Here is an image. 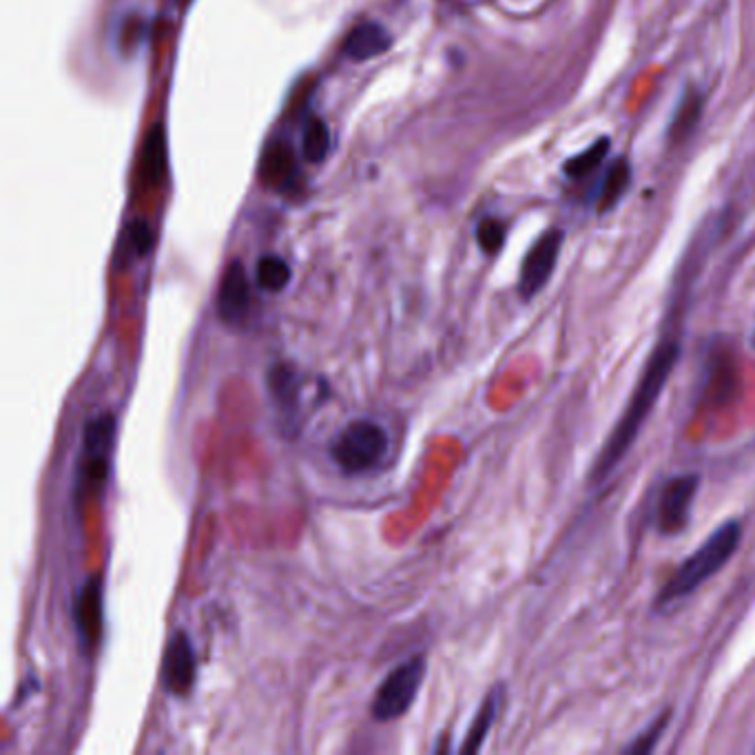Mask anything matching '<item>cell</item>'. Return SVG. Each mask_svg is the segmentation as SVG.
<instances>
[{
	"instance_id": "1",
	"label": "cell",
	"mask_w": 755,
	"mask_h": 755,
	"mask_svg": "<svg viewBox=\"0 0 755 755\" xmlns=\"http://www.w3.org/2000/svg\"><path fill=\"white\" fill-rule=\"evenodd\" d=\"M678 357H681V344L674 337L663 339L654 348V352H652V357H649V361H647V366H645V370H643V375H640V379H638V384H636V388L629 397L625 413L620 415L616 428L609 433L605 446L600 448L596 464L592 466L589 481L594 486L603 484L618 468V464L627 457V453L636 444L647 417L652 415L656 401L660 399V395H663V390H665V386H667V381H669V377H672V372L678 364Z\"/></svg>"
},
{
	"instance_id": "2",
	"label": "cell",
	"mask_w": 755,
	"mask_h": 755,
	"mask_svg": "<svg viewBox=\"0 0 755 755\" xmlns=\"http://www.w3.org/2000/svg\"><path fill=\"white\" fill-rule=\"evenodd\" d=\"M743 540V525L738 520H727L721 525L705 543L698 547L669 578V583L658 594L656 605L667 607L674 600L687 598L692 592L703 587L714 574H718L732 556L738 552Z\"/></svg>"
},
{
	"instance_id": "3",
	"label": "cell",
	"mask_w": 755,
	"mask_h": 755,
	"mask_svg": "<svg viewBox=\"0 0 755 755\" xmlns=\"http://www.w3.org/2000/svg\"><path fill=\"white\" fill-rule=\"evenodd\" d=\"M388 433L370 419L346 424L330 441V459L346 475H361L377 468L388 455Z\"/></svg>"
},
{
	"instance_id": "4",
	"label": "cell",
	"mask_w": 755,
	"mask_h": 755,
	"mask_svg": "<svg viewBox=\"0 0 755 755\" xmlns=\"http://www.w3.org/2000/svg\"><path fill=\"white\" fill-rule=\"evenodd\" d=\"M116 444V419L109 413H102L87 421L82 453L78 461V481L76 490L80 493H96L109 479L111 455Z\"/></svg>"
},
{
	"instance_id": "5",
	"label": "cell",
	"mask_w": 755,
	"mask_h": 755,
	"mask_svg": "<svg viewBox=\"0 0 755 755\" xmlns=\"http://www.w3.org/2000/svg\"><path fill=\"white\" fill-rule=\"evenodd\" d=\"M426 678V658L415 656L401 663L395 672L386 676L381 687L372 698V718L377 723H390L401 718L419 696L421 683Z\"/></svg>"
},
{
	"instance_id": "6",
	"label": "cell",
	"mask_w": 755,
	"mask_h": 755,
	"mask_svg": "<svg viewBox=\"0 0 755 755\" xmlns=\"http://www.w3.org/2000/svg\"><path fill=\"white\" fill-rule=\"evenodd\" d=\"M698 488V475H676L665 481L656 501V529L663 536H678L687 529Z\"/></svg>"
},
{
	"instance_id": "7",
	"label": "cell",
	"mask_w": 755,
	"mask_h": 755,
	"mask_svg": "<svg viewBox=\"0 0 755 755\" xmlns=\"http://www.w3.org/2000/svg\"><path fill=\"white\" fill-rule=\"evenodd\" d=\"M560 247H563V234L556 229L547 231L532 245V249L527 251L520 264V277H518L520 297L532 299L538 290L545 288V284L549 281L556 268Z\"/></svg>"
},
{
	"instance_id": "8",
	"label": "cell",
	"mask_w": 755,
	"mask_h": 755,
	"mask_svg": "<svg viewBox=\"0 0 755 755\" xmlns=\"http://www.w3.org/2000/svg\"><path fill=\"white\" fill-rule=\"evenodd\" d=\"M162 685L173 696H187L196 683V649L185 632H176L165 649Z\"/></svg>"
},
{
	"instance_id": "9",
	"label": "cell",
	"mask_w": 755,
	"mask_h": 755,
	"mask_svg": "<svg viewBox=\"0 0 755 755\" xmlns=\"http://www.w3.org/2000/svg\"><path fill=\"white\" fill-rule=\"evenodd\" d=\"M73 625L82 652L91 654L98 647L102 632V580L98 576L80 587L73 600Z\"/></svg>"
},
{
	"instance_id": "10",
	"label": "cell",
	"mask_w": 755,
	"mask_h": 755,
	"mask_svg": "<svg viewBox=\"0 0 755 755\" xmlns=\"http://www.w3.org/2000/svg\"><path fill=\"white\" fill-rule=\"evenodd\" d=\"M251 304V288L247 270L240 261H234L220 284L218 292V315L227 326H240L247 319Z\"/></svg>"
},
{
	"instance_id": "11",
	"label": "cell",
	"mask_w": 755,
	"mask_h": 755,
	"mask_svg": "<svg viewBox=\"0 0 755 755\" xmlns=\"http://www.w3.org/2000/svg\"><path fill=\"white\" fill-rule=\"evenodd\" d=\"M390 42V33L381 24L364 22L348 33L344 42V53L355 62H366L388 51Z\"/></svg>"
},
{
	"instance_id": "12",
	"label": "cell",
	"mask_w": 755,
	"mask_h": 755,
	"mask_svg": "<svg viewBox=\"0 0 755 755\" xmlns=\"http://www.w3.org/2000/svg\"><path fill=\"white\" fill-rule=\"evenodd\" d=\"M501 698H504V687H495L486 696L481 709L475 716L473 727L468 729L466 743L461 745V754H477L484 747V743H486V738H488V734H490V729H493V725L497 721V714H499V707H501Z\"/></svg>"
},
{
	"instance_id": "13",
	"label": "cell",
	"mask_w": 755,
	"mask_h": 755,
	"mask_svg": "<svg viewBox=\"0 0 755 755\" xmlns=\"http://www.w3.org/2000/svg\"><path fill=\"white\" fill-rule=\"evenodd\" d=\"M268 386L275 404L279 406L284 417H292L297 413V395H299V375L290 368L279 364L268 375Z\"/></svg>"
},
{
	"instance_id": "14",
	"label": "cell",
	"mask_w": 755,
	"mask_h": 755,
	"mask_svg": "<svg viewBox=\"0 0 755 755\" xmlns=\"http://www.w3.org/2000/svg\"><path fill=\"white\" fill-rule=\"evenodd\" d=\"M142 173L151 185L162 182L167 173V136L162 125H153V129L147 133L142 149Z\"/></svg>"
},
{
	"instance_id": "15",
	"label": "cell",
	"mask_w": 755,
	"mask_h": 755,
	"mask_svg": "<svg viewBox=\"0 0 755 755\" xmlns=\"http://www.w3.org/2000/svg\"><path fill=\"white\" fill-rule=\"evenodd\" d=\"M629 180H632L629 162L625 158H618L609 167V171H607V176H605V180L600 185V193H598L600 211H609V209H614L620 202V198L629 189Z\"/></svg>"
},
{
	"instance_id": "16",
	"label": "cell",
	"mask_w": 755,
	"mask_h": 755,
	"mask_svg": "<svg viewBox=\"0 0 755 755\" xmlns=\"http://www.w3.org/2000/svg\"><path fill=\"white\" fill-rule=\"evenodd\" d=\"M703 116V100L698 93H687L685 100L681 102L674 120H672V129H669V140L672 142H685L694 129L698 127Z\"/></svg>"
},
{
	"instance_id": "17",
	"label": "cell",
	"mask_w": 755,
	"mask_h": 755,
	"mask_svg": "<svg viewBox=\"0 0 755 755\" xmlns=\"http://www.w3.org/2000/svg\"><path fill=\"white\" fill-rule=\"evenodd\" d=\"M255 277H257L259 288H264L268 292H279L290 281V266L277 255H266L257 261Z\"/></svg>"
},
{
	"instance_id": "18",
	"label": "cell",
	"mask_w": 755,
	"mask_h": 755,
	"mask_svg": "<svg viewBox=\"0 0 755 755\" xmlns=\"http://www.w3.org/2000/svg\"><path fill=\"white\" fill-rule=\"evenodd\" d=\"M330 151V131L324 120L312 118L304 129L301 153L308 162H324Z\"/></svg>"
},
{
	"instance_id": "19",
	"label": "cell",
	"mask_w": 755,
	"mask_h": 755,
	"mask_svg": "<svg viewBox=\"0 0 755 755\" xmlns=\"http://www.w3.org/2000/svg\"><path fill=\"white\" fill-rule=\"evenodd\" d=\"M607 151H609V142H607V140H600V142L592 145V147L585 149L583 153H578V156H574V158L567 160L565 173H567L569 178H585L587 173H592V171L605 160Z\"/></svg>"
},
{
	"instance_id": "20",
	"label": "cell",
	"mask_w": 755,
	"mask_h": 755,
	"mask_svg": "<svg viewBox=\"0 0 755 755\" xmlns=\"http://www.w3.org/2000/svg\"><path fill=\"white\" fill-rule=\"evenodd\" d=\"M669 721H672V712H665V714H660L629 747H625V754H634V755H640V754H652L654 749H656V745H658V741L663 738V734H665V729L669 727Z\"/></svg>"
},
{
	"instance_id": "21",
	"label": "cell",
	"mask_w": 755,
	"mask_h": 755,
	"mask_svg": "<svg viewBox=\"0 0 755 755\" xmlns=\"http://www.w3.org/2000/svg\"><path fill=\"white\" fill-rule=\"evenodd\" d=\"M477 240H479V247L488 255L501 251L505 242L504 225L499 220H484L477 229Z\"/></svg>"
},
{
	"instance_id": "22",
	"label": "cell",
	"mask_w": 755,
	"mask_h": 755,
	"mask_svg": "<svg viewBox=\"0 0 755 755\" xmlns=\"http://www.w3.org/2000/svg\"><path fill=\"white\" fill-rule=\"evenodd\" d=\"M151 245H153V236H151V229L147 227V222L133 220L127 227V249H129V252L136 255V257H142V255L149 252Z\"/></svg>"
}]
</instances>
